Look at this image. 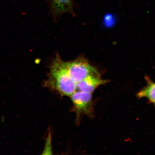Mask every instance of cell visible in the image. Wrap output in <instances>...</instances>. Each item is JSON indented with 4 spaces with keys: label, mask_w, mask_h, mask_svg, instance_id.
Listing matches in <instances>:
<instances>
[{
    "label": "cell",
    "mask_w": 155,
    "mask_h": 155,
    "mask_svg": "<svg viewBox=\"0 0 155 155\" xmlns=\"http://www.w3.org/2000/svg\"><path fill=\"white\" fill-rule=\"evenodd\" d=\"M64 64L69 76L76 85L89 75L99 74L83 57H79L72 61H64Z\"/></svg>",
    "instance_id": "obj_2"
},
{
    "label": "cell",
    "mask_w": 155,
    "mask_h": 155,
    "mask_svg": "<svg viewBox=\"0 0 155 155\" xmlns=\"http://www.w3.org/2000/svg\"><path fill=\"white\" fill-rule=\"evenodd\" d=\"M51 9L54 18L64 13H73L71 0H52Z\"/></svg>",
    "instance_id": "obj_5"
},
{
    "label": "cell",
    "mask_w": 155,
    "mask_h": 155,
    "mask_svg": "<svg viewBox=\"0 0 155 155\" xmlns=\"http://www.w3.org/2000/svg\"><path fill=\"white\" fill-rule=\"evenodd\" d=\"M70 97L77 119L82 115H92V94L77 91Z\"/></svg>",
    "instance_id": "obj_3"
},
{
    "label": "cell",
    "mask_w": 155,
    "mask_h": 155,
    "mask_svg": "<svg viewBox=\"0 0 155 155\" xmlns=\"http://www.w3.org/2000/svg\"><path fill=\"white\" fill-rule=\"evenodd\" d=\"M147 86L139 91L137 94L139 98H146L155 106V83L147 78Z\"/></svg>",
    "instance_id": "obj_6"
},
{
    "label": "cell",
    "mask_w": 155,
    "mask_h": 155,
    "mask_svg": "<svg viewBox=\"0 0 155 155\" xmlns=\"http://www.w3.org/2000/svg\"><path fill=\"white\" fill-rule=\"evenodd\" d=\"M50 66L46 85L62 95L70 97L77 91L76 84L69 76L64 61L57 54Z\"/></svg>",
    "instance_id": "obj_1"
},
{
    "label": "cell",
    "mask_w": 155,
    "mask_h": 155,
    "mask_svg": "<svg viewBox=\"0 0 155 155\" xmlns=\"http://www.w3.org/2000/svg\"><path fill=\"white\" fill-rule=\"evenodd\" d=\"M107 81L101 78L100 74L89 75L76 85L77 91L92 94L99 86L106 84Z\"/></svg>",
    "instance_id": "obj_4"
}]
</instances>
